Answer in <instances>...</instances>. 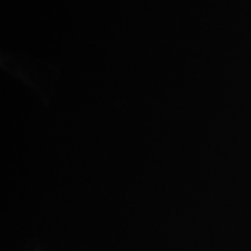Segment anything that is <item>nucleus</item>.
Listing matches in <instances>:
<instances>
[]
</instances>
